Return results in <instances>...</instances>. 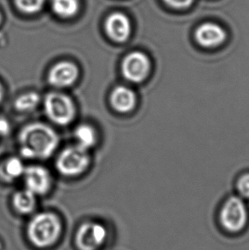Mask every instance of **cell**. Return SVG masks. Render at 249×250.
Returning <instances> with one entry per match:
<instances>
[{
    "instance_id": "10",
    "label": "cell",
    "mask_w": 249,
    "mask_h": 250,
    "mask_svg": "<svg viewBox=\"0 0 249 250\" xmlns=\"http://www.w3.org/2000/svg\"><path fill=\"white\" fill-rule=\"evenodd\" d=\"M105 28L112 41L123 43L131 34V22L124 14L114 13L107 18Z\"/></svg>"
},
{
    "instance_id": "3",
    "label": "cell",
    "mask_w": 249,
    "mask_h": 250,
    "mask_svg": "<svg viewBox=\"0 0 249 250\" xmlns=\"http://www.w3.org/2000/svg\"><path fill=\"white\" fill-rule=\"evenodd\" d=\"M44 111L51 122L60 125L69 124L75 115L74 102L67 95L51 92L45 97Z\"/></svg>"
},
{
    "instance_id": "21",
    "label": "cell",
    "mask_w": 249,
    "mask_h": 250,
    "mask_svg": "<svg viewBox=\"0 0 249 250\" xmlns=\"http://www.w3.org/2000/svg\"><path fill=\"white\" fill-rule=\"evenodd\" d=\"M10 132V124L5 119L0 118V136H5Z\"/></svg>"
},
{
    "instance_id": "7",
    "label": "cell",
    "mask_w": 249,
    "mask_h": 250,
    "mask_svg": "<svg viewBox=\"0 0 249 250\" xmlns=\"http://www.w3.org/2000/svg\"><path fill=\"white\" fill-rule=\"evenodd\" d=\"M107 230L101 224L86 222L76 234V244L81 250H97L104 244Z\"/></svg>"
},
{
    "instance_id": "6",
    "label": "cell",
    "mask_w": 249,
    "mask_h": 250,
    "mask_svg": "<svg viewBox=\"0 0 249 250\" xmlns=\"http://www.w3.org/2000/svg\"><path fill=\"white\" fill-rule=\"evenodd\" d=\"M122 74L128 82L140 83L145 81L150 71V61L141 51H132L123 60Z\"/></svg>"
},
{
    "instance_id": "17",
    "label": "cell",
    "mask_w": 249,
    "mask_h": 250,
    "mask_svg": "<svg viewBox=\"0 0 249 250\" xmlns=\"http://www.w3.org/2000/svg\"><path fill=\"white\" fill-rule=\"evenodd\" d=\"M41 101L40 95L30 91L27 93L21 95L15 101V108L20 112H30L37 108L39 103Z\"/></svg>"
},
{
    "instance_id": "19",
    "label": "cell",
    "mask_w": 249,
    "mask_h": 250,
    "mask_svg": "<svg viewBox=\"0 0 249 250\" xmlns=\"http://www.w3.org/2000/svg\"><path fill=\"white\" fill-rule=\"evenodd\" d=\"M237 189L242 196L249 197V173L240 178L237 183Z\"/></svg>"
},
{
    "instance_id": "16",
    "label": "cell",
    "mask_w": 249,
    "mask_h": 250,
    "mask_svg": "<svg viewBox=\"0 0 249 250\" xmlns=\"http://www.w3.org/2000/svg\"><path fill=\"white\" fill-rule=\"evenodd\" d=\"M51 5L55 13L59 17H74L79 10L78 0H51Z\"/></svg>"
},
{
    "instance_id": "24",
    "label": "cell",
    "mask_w": 249,
    "mask_h": 250,
    "mask_svg": "<svg viewBox=\"0 0 249 250\" xmlns=\"http://www.w3.org/2000/svg\"><path fill=\"white\" fill-rule=\"evenodd\" d=\"M0 249H1V245H0Z\"/></svg>"
},
{
    "instance_id": "18",
    "label": "cell",
    "mask_w": 249,
    "mask_h": 250,
    "mask_svg": "<svg viewBox=\"0 0 249 250\" xmlns=\"http://www.w3.org/2000/svg\"><path fill=\"white\" fill-rule=\"evenodd\" d=\"M45 0H15L19 10L25 13L33 14L41 10Z\"/></svg>"
},
{
    "instance_id": "12",
    "label": "cell",
    "mask_w": 249,
    "mask_h": 250,
    "mask_svg": "<svg viewBox=\"0 0 249 250\" xmlns=\"http://www.w3.org/2000/svg\"><path fill=\"white\" fill-rule=\"evenodd\" d=\"M112 107L119 113H128L136 106L137 98L134 91L126 86H117L110 95Z\"/></svg>"
},
{
    "instance_id": "14",
    "label": "cell",
    "mask_w": 249,
    "mask_h": 250,
    "mask_svg": "<svg viewBox=\"0 0 249 250\" xmlns=\"http://www.w3.org/2000/svg\"><path fill=\"white\" fill-rule=\"evenodd\" d=\"M13 205L19 213L23 214L31 213L36 206L35 195L27 189L20 190L14 196Z\"/></svg>"
},
{
    "instance_id": "11",
    "label": "cell",
    "mask_w": 249,
    "mask_h": 250,
    "mask_svg": "<svg viewBox=\"0 0 249 250\" xmlns=\"http://www.w3.org/2000/svg\"><path fill=\"white\" fill-rule=\"evenodd\" d=\"M226 34L222 27L212 22L203 23L195 31V39L204 47H215L222 44Z\"/></svg>"
},
{
    "instance_id": "9",
    "label": "cell",
    "mask_w": 249,
    "mask_h": 250,
    "mask_svg": "<svg viewBox=\"0 0 249 250\" xmlns=\"http://www.w3.org/2000/svg\"><path fill=\"white\" fill-rule=\"evenodd\" d=\"M78 76L79 69L76 65L69 62H61L50 70L48 82L55 87H68L77 81Z\"/></svg>"
},
{
    "instance_id": "5",
    "label": "cell",
    "mask_w": 249,
    "mask_h": 250,
    "mask_svg": "<svg viewBox=\"0 0 249 250\" xmlns=\"http://www.w3.org/2000/svg\"><path fill=\"white\" fill-rule=\"evenodd\" d=\"M220 223L229 232H238L246 227L248 211L243 200L232 196L226 201L220 211Z\"/></svg>"
},
{
    "instance_id": "4",
    "label": "cell",
    "mask_w": 249,
    "mask_h": 250,
    "mask_svg": "<svg viewBox=\"0 0 249 250\" xmlns=\"http://www.w3.org/2000/svg\"><path fill=\"white\" fill-rule=\"evenodd\" d=\"M90 157L86 149L80 146H71L63 149L57 160V168L62 174L76 176L87 168Z\"/></svg>"
},
{
    "instance_id": "15",
    "label": "cell",
    "mask_w": 249,
    "mask_h": 250,
    "mask_svg": "<svg viewBox=\"0 0 249 250\" xmlns=\"http://www.w3.org/2000/svg\"><path fill=\"white\" fill-rule=\"evenodd\" d=\"M74 137L77 140L78 146L86 150L93 147L97 141V134L94 128L85 124L80 125L75 129Z\"/></svg>"
},
{
    "instance_id": "1",
    "label": "cell",
    "mask_w": 249,
    "mask_h": 250,
    "mask_svg": "<svg viewBox=\"0 0 249 250\" xmlns=\"http://www.w3.org/2000/svg\"><path fill=\"white\" fill-rule=\"evenodd\" d=\"M21 154L28 159H46L58 148L59 137L49 125L31 123L19 135Z\"/></svg>"
},
{
    "instance_id": "20",
    "label": "cell",
    "mask_w": 249,
    "mask_h": 250,
    "mask_svg": "<svg viewBox=\"0 0 249 250\" xmlns=\"http://www.w3.org/2000/svg\"><path fill=\"white\" fill-rule=\"evenodd\" d=\"M169 6L173 7L176 9H185L190 6L193 0H164Z\"/></svg>"
},
{
    "instance_id": "22",
    "label": "cell",
    "mask_w": 249,
    "mask_h": 250,
    "mask_svg": "<svg viewBox=\"0 0 249 250\" xmlns=\"http://www.w3.org/2000/svg\"><path fill=\"white\" fill-rule=\"evenodd\" d=\"M3 85H2V84L0 83V103L2 102V100H3Z\"/></svg>"
},
{
    "instance_id": "2",
    "label": "cell",
    "mask_w": 249,
    "mask_h": 250,
    "mask_svg": "<svg viewBox=\"0 0 249 250\" xmlns=\"http://www.w3.org/2000/svg\"><path fill=\"white\" fill-rule=\"evenodd\" d=\"M62 225L57 215L41 213L31 220L27 234L31 242L39 248H46L56 243L61 234Z\"/></svg>"
},
{
    "instance_id": "8",
    "label": "cell",
    "mask_w": 249,
    "mask_h": 250,
    "mask_svg": "<svg viewBox=\"0 0 249 250\" xmlns=\"http://www.w3.org/2000/svg\"><path fill=\"white\" fill-rule=\"evenodd\" d=\"M27 189L34 195H44L51 188V178L46 168L41 166L26 167L23 173Z\"/></svg>"
},
{
    "instance_id": "13",
    "label": "cell",
    "mask_w": 249,
    "mask_h": 250,
    "mask_svg": "<svg viewBox=\"0 0 249 250\" xmlns=\"http://www.w3.org/2000/svg\"><path fill=\"white\" fill-rule=\"evenodd\" d=\"M25 166L21 160L17 157H11L4 161L0 166V177L4 181H14L23 176Z\"/></svg>"
},
{
    "instance_id": "23",
    "label": "cell",
    "mask_w": 249,
    "mask_h": 250,
    "mask_svg": "<svg viewBox=\"0 0 249 250\" xmlns=\"http://www.w3.org/2000/svg\"><path fill=\"white\" fill-rule=\"evenodd\" d=\"M0 21H1V14H0Z\"/></svg>"
}]
</instances>
